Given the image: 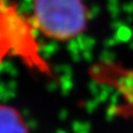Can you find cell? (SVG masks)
<instances>
[{
	"label": "cell",
	"mask_w": 133,
	"mask_h": 133,
	"mask_svg": "<svg viewBox=\"0 0 133 133\" xmlns=\"http://www.w3.org/2000/svg\"><path fill=\"white\" fill-rule=\"evenodd\" d=\"M29 17L37 33L48 40L68 42L87 31L91 11L85 0H31Z\"/></svg>",
	"instance_id": "6da1fadb"
},
{
	"label": "cell",
	"mask_w": 133,
	"mask_h": 133,
	"mask_svg": "<svg viewBox=\"0 0 133 133\" xmlns=\"http://www.w3.org/2000/svg\"><path fill=\"white\" fill-rule=\"evenodd\" d=\"M0 133H29L26 121L16 108L0 104Z\"/></svg>",
	"instance_id": "7a4b0ae2"
}]
</instances>
